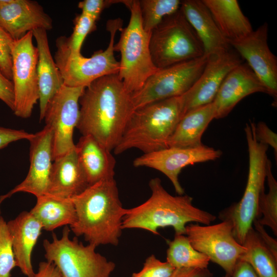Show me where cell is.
<instances>
[{"instance_id": "484cf974", "label": "cell", "mask_w": 277, "mask_h": 277, "mask_svg": "<svg viewBox=\"0 0 277 277\" xmlns=\"http://www.w3.org/2000/svg\"><path fill=\"white\" fill-rule=\"evenodd\" d=\"M215 117V108L213 102L186 113L169 138L168 147H194L203 145L202 135Z\"/></svg>"}, {"instance_id": "277c9868", "label": "cell", "mask_w": 277, "mask_h": 277, "mask_svg": "<svg viewBox=\"0 0 277 277\" xmlns=\"http://www.w3.org/2000/svg\"><path fill=\"white\" fill-rule=\"evenodd\" d=\"M184 115L182 95L135 109L113 149L114 153L136 148L147 154L168 148V141Z\"/></svg>"}, {"instance_id": "7bdbcfd3", "label": "cell", "mask_w": 277, "mask_h": 277, "mask_svg": "<svg viewBox=\"0 0 277 277\" xmlns=\"http://www.w3.org/2000/svg\"><path fill=\"white\" fill-rule=\"evenodd\" d=\"M230 277H259L251 266L246 262L239 260Z\"/></svg>"}, {"instance_id": "5b68a950", "label": "cell", "mask_w": 277, "mask_h": 277, "mask_svg": "<svg viewBox=\"0 0 277 277\" xmlns=\"http://www.w3.org/2000/svg\"><path fill=\"white\" fill-rule=\"evenodd\" d=\"M124 4L130 10V19L126 27L120 29V39L114 44V50L121 54L118 76L126 90L132 94L140 90L159 69L152 61L151 33L143 27L138 1L126 0Z\"/></svg>"}, {"instance_id": "836d02e7", "label": "cell", "mask_w": 277, "mask_h": 277, "mask_svg": "<svg viewBox=\"0 0 277 277\" xmlns=\"http://www.w3.org/2000/svg\"><path fill=\"white\" fill-rule=\"evenodd\" d=\"M174 269L167 261L162 262L151 254L145 260L142 269L131 277H170Z\"/></svg>"}, {"instance_id": "cb8c5ba5", "label": "cell", "mask_w": 277, "mask_h": 277, "mask_svg": "<svg viewBox=\"0 0 277 277\" xmlns=\"http://www.w3.org/2000/svg\"><path fill=\"white\" fill-rule=\"evenodd\" d=\"M80 164L89 186L114 178L116 161L111 153L90 135H82L75 145Z\"/></svg>"}, {"instance_id": "44dd1931", "label": "cell", "mask_w": 277, "mask_h": 277, "mask_svg": "<svg viewBox=\"0 0 277 277\" xmlns=\"http://www.w3.org/2000/svg\"><path fill=\"white\" fill-rule=\"evenodd\" d=\"M12 241L16 267L27 277L35 272L32 264V253L42 230L41 223L29 212L23 211L7 222Z\"/></svg>"}, {"instance_id": "ba28073f", "label": "cell", "mask_w": 277, "mask_h": 277, "mask_svg": "<svg viewBox=\"0 0 277 277\" xmlns=\"http://www.w3.org/2000/svg\"><path fill=\"white\" fill-rule=\"evenodd\" d=\"M70 231L65 226L61 238L53 233L52 241L44 240L46 261L57 267L62 277H110L115 263L97 252L94 245H85L76 237L70 239Z\"/></svg>"}, {"instance_id": "3957f363", "label": "cell", "mask_w": 277, "mask_h": 277, "mask_svg": "<svg viewBox=\"0 0 277 277\" xmlns=\"http://www.w3.org/2000/svg\"><path fill=\"white\" fill-rule=\"evenodd\" d=\"M150 197L142 204L126 209L122 229H141L159 234L160 228L172 227L175 234H185L188 223L210 225L216 217L195 207L188 195H172L163 187L158 177L150 180Z\"/></svg>"}, {"instance_id": "8992f818", "label": "cell", "mask_w": 277, "mask_h": 277, "mask_svg": "<svg viewBox=\"0 0 277 277\" xmlns=\"http://www.w3.org/2000/svg\"><path fill=\"white\" fill-rule=\"evenodd\" d=\"M255 123L246 124L245 132L249 153V170L246 186L241 200L220 213L223 221H230L233 234L241 245L256 219L258 202L261 192L264 190L266 176L268 146L259 143L255 134Z\"/></svg>"}, {"instance_id": "30bf717a", "label": "cell", "mask_w": 277, "mask_h": 277, "mask_svg": "<svg viewBox=\"0 0 277 277\" xmlns=\"http://www.w3.org/2000/svg\"><path fill=\"white\" fill-rule=\"evenodd\" d=\"M207 56L175 64L159 70L142 88L131 94L134 109L186 93L203 71Z\"/></svg>"}, {"instance_id": "f35d334b", "label": "cell", "mask_w": 277, "mask_h": 277, "mask_svg": "<svg viewBox=\"0 0 277 277\" xmlns=\"http://www.w3.org/2000/svg\"><path fill=\"white\" fill-rule=\"evenodd\" d=\"M0 100L12 111L14 109V93L12 82L8 80L0 69Z\"/></svg>"}, {"instance_id": "d4e9b609", "label": "cell", "mask_w": 277, "mask_h": 277, "mask_svg": "<svg viewBox=\"0 0 277 277\" xmlns=\"http://www.w3.org/2000/svg\"><path fill=\"white\" fill-rule=\"evenodd\" d=\"M223 36L228 41L242 38L252 31L236 0H202Z\"/></svg>"}, {"instance_id": "bcb514c9", "label": "cell", "mask_w": 277, "mask_h": 277, "mask_svg": "<svg viewBox=\"0 0 277 277\" xmlns=\"http://www.w3.org/2000/svg\"><path fill=\"white\" fill-rule=\"evenodd\" d=\"M1 204H2V203H1V202H0V205H1ZM0 216H1V211H0Z\"/></svg>"}, {"instance_id": "e0dca14e", "label": "cell", "mask_w": 277, "mask_h": 277, "mask_svg": "<svg viewBox=\"0 0 277 277\" xmlns=\"http://www.w3.org/2000/svg\"><path fill=\"white\" fill-rule=\"evenodd\" d=\"M30 142V166L25 179L6 194L0 202L18 192H26L36 197L46 194L52 165V133L47 126L33 134Z\"/></svg>"}, {"instance_id": "603a6c76", "label": "cell", "mask_w": 277, "mask_h": 277, "mask_svg": "<svg viewBox=\"0 0 277 277\" xmlns=\"http://www.w3.org/2000/svg\"><path fill=\"white\" fill-rule=\"evenodd\" d=\"M38 51L37 73L39 90V119L44 120L49 101L64 85V81L49 48L47 31L38 29L32 31Z\"/></svg>"}, {"instance_id": "74e56055", "label": "cell", "mask_w": 277, "mask_h": 277, "mask_svg": "<svg viewBox=\"0 0 277 277\" xmlns=\"http://www.w3.org/2000/svg\"><path fill=\"white\" fill-rule=\"evenodd\" d=\"M33 134L22 129L17 130L0 127V149L17 141L21 140L29 141Z\"/></svg>"}, {"instance_id": "5bb4252c", "label": "cell", "mask_w": 277, "mask_h": 277, "mask_svg": "<svg viewBox=\"0 0 277 277\" xmlns=\"http://www.w3.org/2000/svg\"><path fill=\"white\" fill-rule=\"evenodd\" d=\"M222 154L220 150L203 144L194 147H170L143 154L134 160L133 165L161 172L171 181L176 193L183 195L184 190L179 181L182 169L189 165L215 160Z\"/></svg>"}, {"instance_id": "b9f144b4", "label": "cell", "mask_w": 277, "mask_h": 277, "mask_svg": "<svg viewBox=\"0 0 277 277\" xmlns=\"http://www.w3.org/2000/svg\"><path fill=\"white\" fill-rule=\"evenodd\" d=\"M31 277H62L57 267L48 261L41 262L37 271Z\"/></svg>"}, {"instance_id": "4fadbf2b", "label": "cell", "mask_w": 277, "mask_h": 277, "mask_svg": "<svg viewBox=\"0 0 277 277\" xmlns=\"http://www.w3.org/2000/svg\"><path fill=\"white\" fill-rule=\"evenodd\" d=\"M85 87H61L49 101L44 120L52 133V160L75 147L73 131L80 117L79 100Z\"/></svg>"}, {"instance_id": "1f68e13d", "label": "cell", "mask_w": 277, "mask_h": 277, "mask_svg": "<svg viewBox=\"0 0 277 277\" xmlns=\"http://www.w3.org/2000/svg\"><path fill=\"white\" fill-rule=\"evenodd\" d=\"M16 267L11 236L7 222L0 216V277H11Z\"/></svg>"}, {"instance_id": "ab89813d", "label": "cell", "mask_w": 277, "mask_h": 277, "mask_svg": "<svg viewBox=\"0 0 277 277\" xmlns=\"http://www.w3.org/2000/svg\"><path fill=\"white\" fill-rule=\"evenodd\" d=\"M252 225L253 228L258 234L259 237L268 248L275 258L277 259V242L276 240L271 237L265 230L264 226L255 219Z\"/></svg>"}, {"instance_id": "ee69618b", "label": "cell", "mask_w": 277, "mask_h": 277, "mask_svg": "<svg viewBox=\"0 0 277 277\" xmlns=\"http://www.w3.org/2000/svg\"><path fill=\"white\" fill-rule=\"evenodd\" d=\"M12 0H0V9L9 4Z\"/></svg>"}, {"instance_id": "ac0fdd59", "label": "cell", "mask_w": 277, "mask_h": 277, "mask_svg": "<svg viewBox=\"0 0 277 277\" xmlns=\"http://www.w3.org/2000/svg\"><path fill=\"white\" fill-rule=\"evenodd\" d=\"M257 92L268 94L249 66L242 63L227 75L218 90L213 101L215 119L226 116L241 100Z\"/></svg>"}, {"instance_id": "52a82bcc", "label": "cell", "mask_w": 277, "mask_h": 277, "mask_svg": "<svg viewBox=\"0 0 277 277\" xmlns=\"http://www.w3.org/2000/svg\"><path fill=\"white\" fill-rule=\"evenodd\" d=\"M120 18L107 22V29L110 39L106 49L95 52L90 57L81 53H74L70 50L66 36L56 41V51L54 60L64 81V84L71 87H86L94 81L106 75L118 74L120 62L114 57L115 36L122 28Z\"/></svg>"}, {"instance_id": "f546056e", "label": "cell", "mask_w": 277, "mask_h": 277, "mask_svg": "<svg viewBox=\"0 0 277 277\" xmlns=\"http://www.w3.org/2000/svg\"><path fill=\"white\" fill-rule=\"evenodd\" d=\"M272 164L268 159L267 163L266 176L269 190H263L259 197L256 219L259 223L269 227L274 234L277 235V182L272 170Z\"/></svg>"}, {"instance_id": "f6af8a7d", "label": "cell", "mask_w": 277, "mask_h": 277, "mask_svg": "<svg viewBox=\"0 0 277 277\" xmlns=\"http://www.w3.org/2000/svg\"><path fill=\"white\" fill-rule=\"evenodd\" d=\"M224 277H230V276L226 274Z\"/></svg>"}, {"instance_id": "83f0119b", "label": "cell", "mask_w": 277, "mask_h": 277, "mask_svg": "<svg viewBox=\"0 0 277 277\" xmlns=\"http://www.w3.org/2000/svg\"><path fill=\"white\" fill-rule=\"evenodd\" d=\"M245 252L239 260L249 264L259 277H277V259L263 243L253 226L243 244Z\"/></svg>"}, {"instance_id": "d590c367", "label": "cell", "mask_w": 277, "mask_h": 277, "mask_svg": "<svg viewBox=\"0 0 277 277\" xmlns=\"http://www.w3.org/2000/svg\"><path fill=\"white\" fill-rule=\"evenodd\" d=\"M124 1L117 0H84L80 2L78 7L82 12L85 13L97 21L103 11L110 6L117 4H124Z\"/></svg>"}, {"instance_id": "8d00e7d4", "label": "cell", "mask_w": 277, "mask_h": 277, "mask_svg": "<svg viewBox=\"0 0 277 277\" xmlns=\"http://www.w3.org/2000/svg\"><path fill=\"white\" fill-rule=\"evenodd\" d=\"M255 134L256 139L259 143L272 147L276 159L277 134L263 122L255 124Z\"/></svg>"}, {"instance_id": "2e32d148", "label": "cell", "mask_w": 277, "mask_h": 277, "mask_svg": "<svg viewBox=\"0 0 277 277\" xmlns=\"http://www.w3.org/2000/svg\"><path fill=\"white\" fill-rule=\"evenodd\" d=\"M242 63L240 55L230 49L208 56L201 74L182 95L184 114L213 102L227 75Z\"/></svg>"}, {"instance_id": "9c48e42d", "label": "cell", "mask_w": 277, "mask_h": 277, "mask_svg": "<svg viewBox=\"0 0 277 277\" xmlns=\"http://www.w3.org/2000/svg\"><path fill=\"white\" fill-rule=\"evenodd\" d=\"M150 50L158 69L204 55L200 40L180 9L165 17L151 31Z\"/></svg>"}, {"instance_id": "7c38bea8", "label": "cell", "mask_w": 277, "mask_h": 277, "mask_svg": "<svg viewBox=\"0 0 277 277\" xmlns=\"http://www.w3.org/2000/svg\"><path fill=\"white\" fill-rule=\"evenodd\" d=\"M232 229V223L227 220L212 225L191 224L186 225L185 235L196 250L231 276L246 250L234 238Z\"/></svg>"}, {"instance_id": "8fae6325", "label": "cell", "mask_w": 277, "mask_h": 277, "mask_svg": "<svg viewBox=\"0 0 277 277\" xmlns=\"http://www.w3.org/2000/svg\"><path fill=\"white\" fill-rule=\"evenodd\" d=\"M32 31L14 40L12 49V82L14 88L13 112L27 118L39 100L37 73V49L33 44Z\"/></svg>"}, {"instance_id": "7a4b0ae2", "label": "cell", "mask_w": 277, "mask_h": 277, "mask_svg": "<svg viewBox=\"0 0 277 277\" xmlns=\"http://www.w3.org/2000/svg\"><path fill=\"white\" fill-rule=\"evenodd\" d=\"M71 200L76 221L69 227L76 236H83L96 247L118 244L126 208L120 201L114 178L89 186Z\"/></svg>"}, {"instance_id": "6da1fadb", "label": "cell", "mask_w": 277, "mask_h": 277, "mask_svg": "<svg viewBox=\"0 0 277 277\" xmlns=\"http://www.w3.org/2000/svg\"><path fill=\"white\" fill-rule=\"evenodd\" d=\"M76 127L110 151L118 143L134 110L131 94L117 74L99 78L85 88L79 100Z\"/></svg>"}, {"instance_id": "e575fe53", "label": "cell", "mask_w": 277, "mask_h": 277, "mask_svg": "<svg viewBox=\"0 0 277 277\" xmlns=\"http://www.w3.org/2000/svg\"><path fill=\"white\" fill-rule=\"evenodd\" d=\"M14 39L0 26V69L12 81V49Z\"/></svg>"}, {"instance_id": "d6a6232c", "label": "cell", "mask_w": 277, "mask_h": 277, "mask_svg": "<svg viewBox=\"0 0 277 277\" xmlns=\"http://www.w3.org/2000/svg\"><path fill=\"white\" fill-rule=\"evenodd\" d=\"M96 21L88 15L81 13L75 18L71 35L67 38L68 47L74 53H81V48L87 35L96 29Z\"/></svg>"}, {"instance_id": "f1b7e54d", "label": "cell", "mask_w": 277, "mask_h": 277, "mask_svg": "<svg viewBox=\"0 0 277 277\" xmlns=\"http://www.w3.org/2000/svg\"><path fill=\"white\" fill-rule=\"evenodd\" d=\"M166 261L175 269H206L210 261L206 255L196 250L185 234H175L168 242Z\"/></svg>"}, {"instance_id": "4dcf8cb0", "label": "cell", "mask_w": 277, "mask_h": 277, "mask_svg": "<svg viewBox=\"0 0 277 277\" xmlns=\"http://www.w3.org/2000/svg\"><path fill=\"white\" fill-rule=\"evenodd\" d=\"M143 27L151 33L163 19L180 9L179 0H140L138 1Z\"/></svg>"}, {"instance_id": "9a60e30c", "label": "cell", "mask_w": 277, "mask_h": 277, "mask_svg": "<svg viewBox=\"0 0 277 277\" xmlns=\"http://www.w3.org/2000/svg\"><path fill=\"white\" fill-rule=\"evenodd\" d=\"M268 35V24L264 23L247 36L229 43L276 102L277 58L269 49Z\"/></svg>"}, {"instance_id": "7402d4cb", "label": "cell", "mask_w": 277, "mask_h": 277, "mask_svg": "<svg viewBox=\"0 0 277 277\" xmlns=\"http://www.w3.org/2000/svg\"><path fill=\"white\" fill-rule=\"evenodd\" d=\"M180 9L200 40L204 55L208 56L230 49L228 41L221 33L202 0L181 1Z\"/></svg>"}, {"instance_id": "ffe728a7", "label": "cell", "mask_w": 277, "mask_h": 277, "mask_svg": "<svg viewBox=\"0 0 277 277\" xmlns=\"http://www.w3.org/2000/svg\"><path fill=\"white\" fill-rule=\"evenodd\" d=\"M52 163L47 193L62 199H72L89 186L74 148Z\"/></svg>"}, {"instance_id": "d6986e66", "label": "cell", "mask_w": 277, "mask_h": 277, "mask_svg": "<svg viewBox=\"0 0 277 277\" xmlns=\"http://www.w3.org/2000/svg\"><path fill=\"white\" fill-rule=\"evenodd\" d=\"M0 26L17 40L36 29L50 30L53 22L37 2L12 0L0 9Z\"/></svg>"}, {"instance_id": "60d3db41", "label": "cell", "mask_w": 277, "mask_h": 277, "mask_svg": "<svg viewBox=\"0 0 277 277\" xmlns=\"http://www.w3.org/2000/svg\"><path fill=\"white\" fill-rule=\"evenodd\" d=\"M212 273L206 269L175 268L170 277H211Z\"/></svg>"}, {"instance_id": "4316f807", "label": "cell", "mask_w": 277, "mask_h": 277, "mask_svg": "<svg viewBox=\"0 0 277 277\" xmlns=\"http://www.w3.org/2000/svg\"><path fill=\"white\" fill-rule=\"evenodd\" d=\"M30 212L41 223L43 229L51 231L76 221V213L71 199H62L45 194L36 197Z\"/></svg>"}]
</instances>
